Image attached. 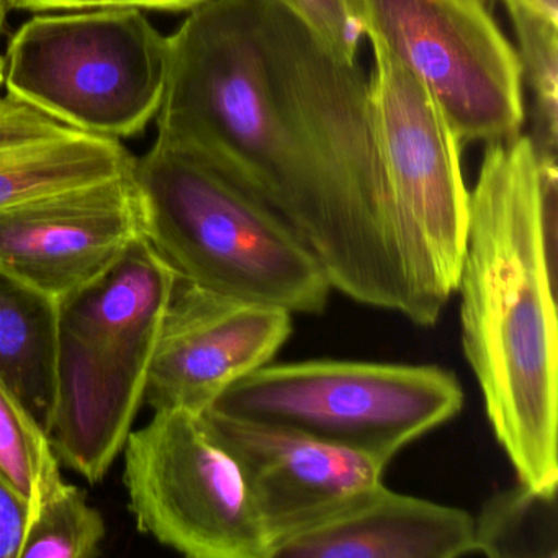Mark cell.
<instances>
[{"label": "cell", "instance_id": "cell-22", "mask_svg": "<svg viewBox=\"0 0 558 558\" xmlns=\"http://www.w3.org/2000/svg\"><path fill=\"white\" fill-rule=\"evenodd\" d=\"M32 515L31 501L0 473V558L21 557Z\"/></svg>", "mask_w": 558, "mask_h": 558}, {"label": "cell", "instance_id": "cell-8", "mask_svg": "<svg viewBox=\"0 0 558 558\" xmlns=\"http://www.w3.org/2000/svg\"><path fill=\"white\" fill-rule=\"evenodd\" d=\"M365 37L407 68L462 143L521 135L518 51L485 0H361Z\"/></svg>", "mask_w": 558, "mask_h": 558}, {"label": "cell", "instance_id": "cell-5", "mask_svg": "<svg viewBox=\"0 0 558 558\" xmlns=\"http://www.w3.org/2000/svg\"><path fill=\"white\" fill-rule=\"evenodd\" d=\"M8 93L109 138L145 132L161 109L169 41L138 9L34 15L8 45Z\"/></svg>", "mask_w": 558, "mask_h": 558}, {"label": "cell", "instance_id": "cell-9", "mask_svg": "<svg viewBox=\"0 0 558 558\" xmlns=\"http://www.w3.org/2000/svg\"><path fill=\"white\" fill-rule=\"evenodd\" d=\"M371 45L374 70L368 100L385 168L398 204L426 244L444 286L453 293L469 227L462 142L429 90L380 45Z\"/></svg>", "mask_w": 558, "mask_h": 558}, {"label": "cell", "instance_id": "cell-20", "mask_svg": "<svg viewBox=\"0 0 558 558\" xmlns=\"http://www.w3.org/2000/svg\"><path fill=\"white\" fill-rule=\"evenodd\" d=\"M295 15L329 50L345 61H355L365 37L361 0H276Z\"/></svg>", "mask_w": 558, "mask_h": 558}, {"label": "cell", "instance_id": "cell-1", "mask_svg": "<svg viewBox=\"0 0 558 558\" xmlns=\"http://www.w3.org/2000/svg\"><path fill=\"white\" fill-rule=\"evenodd\" d=\"M168 41L158 138L250 185L308 244L332 290L436 325L452 293L398 204L355 61L276 0H208Z\"/></svg>", "mask_w": 558, "mask_h": 558}, {"label": "cell", "instance_id": "cell-18", "mask_svg": "<svg viewBox=\"0 0 558 558\" xmlns=\"http://www.w3.org/2000/svg\"><path fill=\"white\" fill-rule=\"evenodd\" d=\"M50 437L0 381V473L31 501L34 512L64 480Z\"/></svg>", "mask_w": 558, "mask_h": 558}, {"label": "cell", "instance_id": "cell-7", "mask_svg": "<svg viewBox=\"0 0 558 558\" xmlns=\"http://www.w3.org/2000/svg\"><path fill=\"white\" fill-rule=\"evenodd\" d=\"M122 452L143 534L191 558H267L270 535L243 473L198 414L155 411Z\"/></svg>", "mask_w": 558, "mask_h": 558}, {"label": "cell", "instance_id": "cell-14", "mask_svg": "<svg viewBox=\"0 0 558 558\" xmlns=\"http://www.w3.org/2000/svg\"><path fill=\"white\" fill-rule=\"evenodd\" d=\"M122 140L74 129L27 100L0 97V208L133 174Z\"/></svg>", "mask_w": 558, "mask_h": 558}, {"label": "cell", "instance_id": "cell-2", "mask_svg": "<svg viewBox=\"0 0 558 558\" xmlns=\"http://www.w3.org/2000/svg\"><path fill=\"white\" fill-rule=\"evenodd\" d=\"M558 171L529 135L486 143L460 267L463 354L519 482L558 488Z\"/></svg>", "mask_w": 558, "mask_h": 558}, {"label": "cell", "instance_id": "cell-23", "mask_svg": "<svg viewBox=\"0 0 558 558\" xmlns=\"http://www.w3.org/2000/svg\"><path fill=\"white\" fill-rule=\"evenodd\" d=\"M519 2L548 15V17L558 19V0H519Z\"/></svg>", "mask_w": 558, "mask_h": 558}, {"label": "cell", "instance_id": "cell-6", "mask_svg": "<svg viewBox=\"0 0 558 558\" xmlns=\"http://www.w3.org/2000/svg\"><path fill=\"white\" fill-rule=\"evenodd\" d=\"M463 401L459 378L439 365L313 359L269 362L208 408L390 463L404 447L456 417Z\"/></svg>", "mask_w": 558, "mask_h": 558}, {"label": "cell", "instance_id": "cell-15", "mask_svg": "<svg viewBox=\"0 0 558 558\" xmlns=\"http://www.w3.org/2000/svg\"><path fill=\"white\" fill-rule=\"evenodd\" d=\"M60 300L0 269V381L50 434L58 400Z\"/></svg>", "mask_w": 558, "mask_h": 558}, {"label": "cell", "instance_id": "cell-4", "mask_svg": "<svg viewBox=\"0 0 558 558\" xmlns=\"http://www.w3.org/2000/svg\"><path fill=\"white\" fill-rule=\"evenodd\" d=\"M178 276L145 236L89 286L60 300L51 446L102 482L133 430Z\"/></svg>", "mask_w": 558, "mask_h": 558}, {"label": "cell", "instance_id": "cell-10", "mask_svg": "<svg viewBox=\"0 0 558 558\" xmlns=\"http://www.w3.org/2000/svg\"><path fill=\"white\" fill-rule=\"evenodd\" d=\"M292 313L178 279L153 355L145 403L201 414L228 387L269 364L292 335Z\"/></svg>", "mask_w": 558, "mask_h": 558}, {"label": "cell", "instance_id": "cell-11", "mask_svg": "<svg viewBox=\"0 0 558 558\" xmlns=\"http://www.w3.org/2000/svg\"><path fill=\"white\" fill-rule=\"evenodd\" d=\"M142 236L133 172L0 208V269L63 300Z\"/></svg>", "mask_w": 558, "mask_h": 558}, {"label": "cell", "instance_id": "cell-19", "mask_svg": "<svg viewBox=\"0 0 558 558\" xmlns=\"http://www.w3.org/2000/svg\"><path fill=\"white\" fill-rule=\"evenodd\" d=\"M106 535V521L86 493L64 482L32 515L19 558H94Z\"/></svg>", "mask_w": 558, "mask_h": 558}, {"label": "cell", "instance_id": "cell-17", "mask_svg": "<svg viewBox=\"0 0 558 558\" xmlns=\"http://www.w3.org/2000/svg\"><path fill=\"white\" fill-rule=\"evenodd\" d=\"M518 37L522 83L534 97L532 145L537 155H557L558 19L548 17L519 0H502Z\"/></svg>", "mask_w": 558, "mask_h": 558}, {"label": "cell", "instance_id": "cell-16", "mask_svg": "<svg viewBox=\"0 0 558 558\" xmlns=\"http://www.w3.org/2000/svg\"><path fill=\"white\" fill-rule=\"evenodd\" d=\"M557 489L534 488L519 482L489 496L473 518L475 554L493 558H558Z\"/></svg>", "mask_w": 558, "mask_h": 558}, {"label": "cell", "instance_id": "cell-13", "mask_svg": "<svg viewBox=\"0 0 558 558\" xmlns=\"http://www.w3.org/2000/svg\"><path fill=\"white\" fill-rule=\"evenodd\" d=\"M475 554L473 515L384 483L323 521L277 538L267 558H456Z\"/></svg>", "mask_w": 558, "mask_h": 558}, {"label": "cell", "instance_id": "cell-3", "mask_svg": "<svg viewBox=\"0 0 558 558\" xmlns=\"http://www.w3.org/2000/svg\"><path fill=\"white\" fill-rule=\"evenodd\" d=\"M143 236L178 279L244 302L319 315L331 282L303 238L207 156L156 138L136 159Z\"/></svg>", "mask_w": 558, "mask_h": 558}, {"label": "cell", "instance_id": "cell-21", "mask_svg": "<svg viewBox=\"0 0 558 558\" xmlns=\"http://www.w3.org/2000/svg\"><path fill=\"white\" fill-rule=\"evenodd\" d=\"M15 11L48 12L100 11V9H138L153 12H191L208 0H5Z\"/></svg>", "mask_w": 558, "mask_h": 558}, {"label": "cell", "instance_id": "cell-12", "mask_svg": "<svg viewBox=\"0 0 558 558\" xmlns=\"http://www.w3.org/2000/svg\"><path fill=\"white\" fill-rule=\"evenodd\" d=\"M198 416L240 466L270 545L335 514L384 483L388 463L375 457L214 408Z\"/></svg>", "mask_w": 558, "mask_h": 558}]
</instances>
